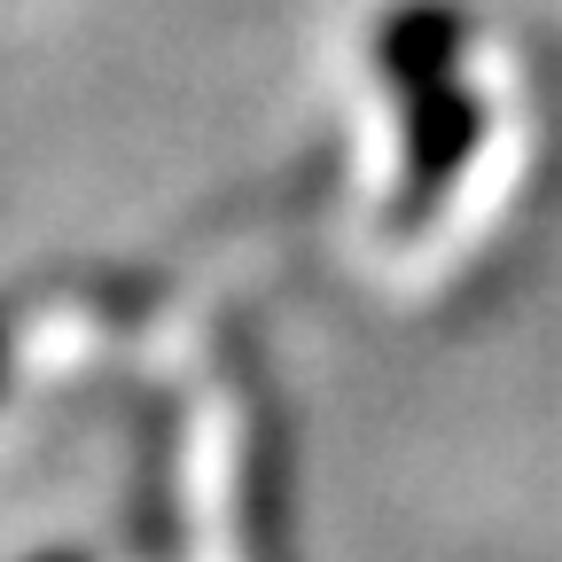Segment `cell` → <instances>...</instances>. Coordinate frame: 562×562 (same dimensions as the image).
Returning a JSON list of instances; mask_svg holds the SVG:
<instances>
[]
</instances>
